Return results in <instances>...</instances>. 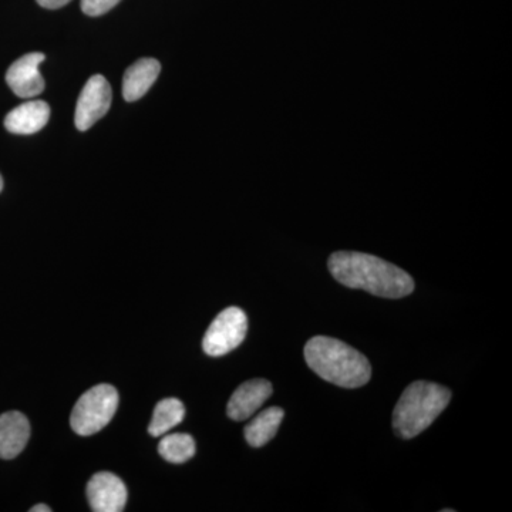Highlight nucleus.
Wrapping results in <instances>:
<instances>
[{
	"label": "nucleus",
	"instance_id": "nucleus-1",
	"mask_svg": "<svg viewBox=\"0 0 512 512\" xmlns=\"http://www.w3.org/2000/svg\"><path fill=\"white\" fill-rule=\"evenodd\" d=\"M329 271L340 284L362 289L380 298L399 299L414 289L412 276L399 266L362 252H335L329 258Z\"/></svg>",
	"mask_w": 512,
	"mask_h": 512
},
{
	"label": "nucleus",
	"instance_id": "nucleus-2",
	"mask_svg": "<svg viewBox=\"0 0 512 512\" xmlns=\"http://www.w3.org/2000/svg\"><path fill=\"white\" fill-rule=\"evenodd\" d=\"M308 366L325 382L345 389L365 386L372 377V366L365 355L342 340L316 336L305 346Z\"/></svg>",
	"mask_w": 512,
	"mask_h": 512
},
{
	"label": "nucleus",
	"instance_id": "nucleus-3",
	"mask_svg": "<svg viewBox=\"0 0 512 512\" xmlns=\"http://www.w3.org/2000/svg\"><path fill=\"white\" fill-rule=\"evenodd\" d=\"M450 400V390L440 384L424 380L410 384L394 407V431L402 439H414L431 426Z\"/></svg>",
	"mask_w": 512,
	"mask_h": 512
},
{
	"label": "nucleus",
	"instance_id": "nucleus-4",
	"mask_svg": "<svg viewBox=\"0 0 512 512\" xmlns=\"http://www.w3.org/2000/svg\"><path fill=\"white\" fill-rule=\"evenodd\" d=\"M119 409V393L111 384H97L83 393L70 416L74 433L87 437L99 433Z\"/></svg>",
	"mask_w": 512,
	"mask_h": 512
},
{
	"label": "nucleus",
	"instance_id": "nucleus-5",
	"mask_svg": "<svg viewBox=\"0 0 512 512\" xmlns=\"http://www.w3.org/2000/svg\"><path fill=\"white\" fill-rule=\"evenodd\" d=\"M247 330V315L242 309L232 306L222 311L211 323L202 340V348L211 357L227 355L244 342Z\"/></svg>",
	"mask_w": 512,
	"mask_h": 512
},
{
	"label": "nucleus",
	"instance_id": "nucleus-6",
	"mask_svg": "<svg viewBox=\"0 0 512 512\" xmlns=\"http://www.w3.org/2000/svg\"><path fill=\"white\" fill-rule=\"evenodd\" d=\"M111 87L106 77L101 74L90 77L89 82L83 87L77 100L76 113H74V124L77 130L87 131L94 124L106 116L111 106Z\"/></svg>",
	"mask_w": 512,
	"mask_h": 512
},
{
	"label": "nucleus",
	"instance_id": "nucleus-7",
	"mask_svg": "<svg viewBox=\"0 0 512 512\" xmlns=\"http://www.w3.org/2000/svg\"><path fill=\"white\" fill-rule=\"evenodd\" d=\"M45 59L43 53H29L9 67L6 83L20 99H33L45 90V79L39 70Z\"/></svg>",
	"mask_w": 512,
	"mask_h": 512
},
{
	"label": "nucleus",
	"instance_id": "nucleus-8",
	"mask_svg": "<svg viewBox=\"0 0 512 512\" xmlns=\"http://www.w3.org/2000/svg\"><path fill=\"white\" fill-rule=\"evenodd\" d=\"M126 484L116 474H94L87 484V500L94 512H120L127 504Z\"/></svg>",
	"mask_w": 512,
	"mask_h": 512
},
{
	"label": "nucleus",
	"instance_id": "nucleus-9",
	"mask_svg": "<svg viewBox=\"0 0 512 512\" xmlns=\"http://www.w3.org/2000/svg\"><path fill=\"white\" fill-rule=\"evenodd\" d=\"M272 384L265 379L248 380L235 390L229 399L227 413L229 419L244 421L254 416L256 410L271 397Z\"/></svg>",
	"mask_w": 512,
	"mask_h": 512
},
{
	"label": "nucleus",
	"instance_id": "nucleus-10",
	"mask_svg": "<svg viewBox=\"0 0 512 512\" xmlns=\"http://www.w3.org/2000/svg\"><path fill=\"white\" fill-rule=\"evenodd\" d=\"M49 119V104L46 101L33 100L10 111L5 119V127L9 133L29 136L42 130L49 123Z\"/></svg>",
	"mask_w": 512,
	"mask_h": 512
},
{
	"label": "nucleus",
	"instance_id": "nucleus-11",
	"mask_svg": "<svg viewBox=\"0 0 512 512\" xmlns=\"http://www.w3.org/2000/svg\"><path fill=\"white\" fill-rule=\"evenodd\" d=\"M30 437V424L25 414L8 412L0 416V458L18 457Z\"/></svg>",
	"mask_w": 512,
	"mask_h": 512
},
{
	"label": "nucleus",
	"instance_id": "nucleus-12",
	"mask_svg": "<svg viewBox=\"0 0 512 512\" xmlns=\"http://www.w3.org/2000/svg\"><path fill=\"white\" fill-rule=\"evenodd\" d=\"M161 64L156 59H140L133 66L128 67L123 80L124 100H140L156 83L160 76Z\"/></svg>",
	"mask_w": 512,
	"mask_h": 512
},
{
	"label": "nucleus",
	"instance_id": "nucleus-13",
	"mask_svg": "<svg viewBox=\"0 0 512 512\" xmlns=\"http://www.w3.org/2000/svg\"><path fill=\"white\" fill-rule=\"evenodd\" d=\"M284 410L279 407H269L264 412L259 413L251 423L245 427V439H247L249 446L262 447L274 439L275 434L278 433L279 426L284 420Z\"/></svg>",
	"mask_w": 512,
	"mask_h": 512
},
{
	"label": "nucleus",
	"instance_id": "nucleus-14",
	"mask_svg": "<svg viewBox=\"0 0 512 512\" xmlns=\"http://www.w3.org/2000/svg\"><path fill=\"white\" fill-rule=\"evenodd\" d=\"M185 417L183 402L174 397L161 400L154 409L153 420H151L148 433L153 437H163L168 431L177 427Z\"/></svg>",
	"mask_w": 512,
	"mask_h": 512
},
{
	"label": "nucleus",
	"instance_id": "nucleus-15",
	"mask_svg": "<svg viewBox=\"0 0 512 512\" xmlns=\"http://www.w3.org/2000/svg\"><path fill=\"white\" fill-rule=\"evenodd\" d=\"M195 441L190 434L174 433L168 434L158 444V453L168 463L183 464L194 457Z\"/></svg>",
	"mask_w": 512,
	"mask_h": 512
},
{
	"label": "nucleus",
	"instance_id": "nucleus-16",
	"mask_svg": "<svg viewBox=\"0 0 512 512\" xmlns=\"http://www.w3.org/2000/svg\"><path fill=\"white\" fill-rule=\"evenodd\" d=\"M120 2L121 0H82L80 8L87 16L96 18V16L106 15L111 9L116 8Z\"/></svg>",
	"mask_w": 512,
	"mask_h": 512
},
{
	"label": "nucleus",
	"instance_id": "nucleus-17",
	"mask_svg": "<svg viewBox=\"0 0 512 512\" xmlns=\"http://www.w3.org/2000/svg\"><path fill=\"white\" fill-rule=\"evenodd\" d=\"M36 2L45 9H59L72 2V0H36Z\"/></svg>",
	"mask_w": 512,
	"mask_h": 512
},
{
	"label": "nucleus",
	"instance_id": "nucleus-18",
	"mask_svg": "<svg viewBox=\"0 0 512 512\" xmlns=\"http://www.w3.org/2000/svg\"><path fill=\"white\" fill-rule=\"evenodd\" d=\"M52 508L47 507L45 504L35 505V507L30 508V512H50Z\"/></svg>",
	"mask_w": 512,
	"mask_h": 512
},
{
	"label": "nucleus",
	"instance_id": "nucleus-19",
	"mask_svg": "<svg viewBox=\"0 0 512 512\" xmlns=\"http://www.w3.org/2000/svg\"><path fill=\"white\" fill-rule=\"evenodd\" d=\"M3 190V178L2 175H0V192Z\"/></svg>",
	"mask_w": 512,
	"mask_h": 512
}]
</instances>
